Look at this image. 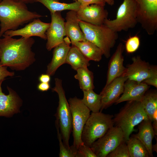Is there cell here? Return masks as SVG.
Returning a JSON list of instances; mask_svg holds the SVG:
<instances>
[{"label":"cell","instance_id":"cell-1","mask_svg":"<svg viewBox=\"0 0 157 157\" xmlns=\"http://www.w3.org/2000/svg\"><path fill=\"white\" fill-rule=\"evenodd\" d=\"M0 38V63L12 70H25L35 61L32 47L35 42L32 38L19 39L3 35Z\"/></svg>","mask_w":157,"mask_h":157},{"label":"cell","instance_id":"cell-2","mask_svg":"<svg viewBox=\"0 0 157 157\" xmlns=\"http://www.w3.org/2000/svg\"><path fill=\"white\" fill-rule=\"evenodd\" d=\"M43 16L29 11L24 3L2 0L0 2V38L8 30H16L20 26Z\"/></svg>","mask_w":157,"mask_h":157},{"label":"cell","instance_id":"cell-3","mask_svg":"<svg viewBox=\"0 0 157 157\" xmlns=\"http://www.w3.org/2000/svg\"><path fill=\"white\" fill-rule=\"evenodd\" d=\"M148 118L141 101H129L113 118L114 126L122 130L126 142L131 134L137 130L134 127Z\"/></svg>","mask_w":157,"mask_h":157},{"label":"cell","instance_id":"cell-4","mask_svg":"<svg viewBox=\"0 0 157 157\" xmlns=\"http://www.w3.org/2000/svg\"><path fill=\"white\" fill-rule=\"evenodd\" d=\"M79 25L86 40L97 46L107 58L110 56V50L118 38L115 32L104 24L96 25L80 21Z\"/></svg>","mask_w":157,"mask_h":157},{"label":"cell","instance_id":"cell-5","mask_svg":"<svg viewBox=\"0 0 157 157\" xmlns=\"http://www.w3.org/2000/svg\"><path fill=\"white\" fill-rule=\"evenodd\" d=\"M113 115L101 112H92L83 128L81 140L83 143L90 147L98 139L103 136L114 126Z\"/></svg>","mask_w":157,"mask_h":157},{"label":"cell","instance_id":"cell-6","mask_svg":"<svg viewBox=\"0 0 157 157\" xmlns=\"http://www.w3.org/2000/svg\"><path fill=\"white\" fill-rule=\"evenodd\" d=\"M52 90L56 92L58 97V105L55 116L58 120L63 142L66 147L69 149V140L72 129V114L61 79L55 78V86Z\"/></svg>","mask_w":157,"mask_h":157},{"label":"cell","instance_id":"cell-7","mask_svg":"<svg viewBox=\"0 0 157 157\" xmlns=\"http://www.w3.org/2000/svg\"><path fill=\"white\" fill-rule=\"evenodd\" d=\"M137 23L135 0H124L118 8L116 18L113 20L106 19L104 24L117 33L133 28Z\"/></svg>","mask_w":157,"mask_h":157},{"label":"cell","instance_id":"cell-8","mask_svg":"<svg viewBox=\"0 0 157 157\" xmlns=\"http://www.w3.org/2000/svg\"><path fill=\"white\" fill-rule=\"evenodd\" d=\"M72 117V130L73 138V145L77 149L83 143L81 134L84 126L90 115V110L81 99L75 97L68 101Z\"/></svg>","mask_w":157,"mask_h":157},{"label":"cell","instance_id":"cell-9","mask_svg":"<svg viewBox=\"0 0 157 157\" xmlns=\"http://www.w3.org/2000/svg\"><path fill=\"white\" fill-rule=\"evenodd\" d=\"M135 1L138 23L148 35H153L157 29V0Z\"/></svg>","mask_w":157,"mask_h":157},{"label":"cell","instance_id":"cell-10","mask_svg":"<svg viewBox=\"0 0 157 157\" xmlns=\"http://www.w3.org/2000/svg\"><path fill=\"white\" fill-rule=\"evenodd\" d=\"M125 141L121 129L113 126L90 147L97 157H106L120 144Z\"/></svg>","mask_w":157,"mask_h":157},{"label":"cell","instance_id":"cell-11","mask_svg":"<svg viewBox=\"0 0 157 157\" xmlns=\"http://www.w3.org/2000/svg\"><path fill=\"white\" fill-rule=\"evenodd\" d=\"M51 22L46 32L47 42L46 48L51 50L64 41L66 36L65 29V20L60 12L51 13Z\"/></svg>","mask_w":157,"mask_h":157},{"label":"cell","instance_id":"cell-12","mask_svg":"<svg viewBox=\"0 0 157 157\" xmlns=\"http://www.w3.org/2000/svg\"><path fill=\"white\" fill-rule=\"evenodd\" d=\"M127 79L126 77L121 76L105 86L100 94L101 97L100 112L115 103L123 93L124 83Z\"/></svg>","mask_w":157,"mask_h":157},{"label":"cell","instance_id":"cell-13","mask_svg":"<svg viewBox=\"0 0 157 157\" xmlns=\"http://www.w3.org/2000/svg\"><path fill=\"white\" fill-rule=\"evenodd\" d=\"M50 25V23L43 22L39 18L35 19L24 27L15 30H8L3 35L11 37L20 36L24 38L37 36L46 40V32Z\"/></svg>","mask_w":157,"mask_h":157},{"label":"cell","instance_id":"cell-14","mask_svg":"<svg viewBox=\"0 0 157 157\" xmlns=\"http://www.w3.org/2000/svg\"><path fill=\"white\" fill-rule=\"evenodd\" d=\"M4 81H0V116L9 117L19 112L22 101L16 92L8 86V94L2 92L1 84Z\"/></svg>","mask_w":157,"mask_h":157},{"label":"cell","instance_id":"cell-15","mask_svg":"<svg viewBox=\"0 0 157 157\" xmlns=\"http://www.w3.org/2000/svg\"><path fill=\"white\" fill-rule=\"evenodd\" d=\"M104 6L92 4L84 7H80L76 11L80 21L96 25L104 24V20L108 15V12Z\"/></svg>","mask_w":157,"mask_h":157},{"label":"cell","instance_id":"cell-16","mask_svg":"<svg viewBox=\"0 0 157 157\" xmlns=\"http://www.w3.org/2000/svg\"><path fill=\"white\" fill-rule=\"evenodd\" d=\"M132 60V63L126 67L123 76L127 80L142 82L150 76L151 66L139 56L133 57Z\"/></svg>","mask_w":157,"mask_h":157},{"label":"cell","instance_id":"cell-17","mask_svg":"<svg viewBox=\"0 0 157 157\" xmlns=\"http://www.w3.org/2000/svg\"><path fill=\"white\" fill-rule=\"evenodd\" d=\"M124 48L123 44L120 43L111 57L108 63L105 86L116 78L123 76L126 68L123 65L124 58L123 53Z\"/></svg>","mask_w":157,"mask_h":157},{"label":"cell","instance_id":"cell-18","mask_svg":"<svg viewBox=\"0 0 157 157\" xmlns=\"http://www.w3.org/2000/svg\"><path fill=\"white\" fill-rule=\"evenodd\" d=\"M149 86L142 82L127 80L125 82L123 93L115 102L116 104L125 101H141Z\"/></svg>","mask_w":157,"mask_h":157},{"label":"cell","instance_id":"cell-19","mask_svg":"<svg viewBox=\"0 0 157 157\" xmlns=\"http://www.w3.org/2000/svg\"><path fill=\"white\" fill-rule=\"evenodd\" d=\"M71 44L70 39L66 36L64 38L63 42L53 48L52 58L47 66V74L51 76L53 75L58 69L65 63Z\"/></svg>","mask_w":157,"mask_h":157},{"label":"cell","instance_id":"cell-20","mask_svg":"<svg viewBox=\"0 0 157 157\" xmlns=\"http://www.w3.org/2000/svg\"><path fill=\"white\" fill-rule=\"evenodd\" d=\"M64 27L66 36L70 40L71 43L86 40L79 25L76 11L71 10L66 13Z\"/></svg>","mask_w":157,"mask_h":157},{"label":"cell","instance_id":"cell-21","mask_svg":"<svg viewBox=\"0 0 157 157\" xmlns=\"http://www.w3.org/2000/svg\"><path fill=\"white\" fill-rule=\"evenodd\" d=\"M138 133L131 136L139 139L146 148L150 157L154 156L152 151V140L157 135L152 125V123L149 119L143 120L138 125Z\"/></svg>","mask_w":157,"mask_h":157},{"label":"cell","instance_id":"cell-22","mask_svg":"<svg viewBox=\"0 0 157 157\" xmlns=\"http://www.w3.org/2000/svg\"><path fill=\"white\" fill-rule=\"evenodd\" d=\"M145 112L157 134V92L153 90L146 92L141 101Z\"/></svg>","mask_w":157,"mask_h":157},{"label":"cell","instance_id":"cell-23","mask_svg":"<svg viewBox=\"0 0 157 157\" xmlns=\"http://www.w3.org/2000/svg\"><path fill=\"white\" fill-rule=\"evenodd\" d=\"M80 50L89 61L99 62L103 55L101 49L93 43L87 40L76 42L71 43Z\"/></svg>","mask_w":157,"mask_h":157},{"label":"cell","instance_id":"cell-24","mask_svg":"<svg viewBox=\"0 0 157 157\" xmlns=\"http://www.w3.org/2000/svg\"><path fill=\"white\" fill-rule=\"evenodd\" d=\"M89 60L78 48L72 45L67 53L65 63L69 64L75 70L83 67H88L90 64Z\"/></svg>","mask_w":157,"mask_h":157},{"label":"cell","instance_id":"cell-25","mask_svg":"<svg viewBox=\"0 0 157 157\" xmlns=\"http://www.w3.org/2000/svg\"><path fill=\"white\" fill-rule=\"evenodd\" d=\"M46 7L50 11L51 13L66 10L77 11L81 6L80 3L75 1L71 3H61L57 0H35Z\"/></svg>","mask_w":157,"mask_h":157},{"label":"cell","instance_id":"cell-26","mask_svg":"<svg viewBox=\"0 0 157 157\" xmlns=\"http://www.w3.org/2000/svg\"><path fill=\"white\" fill-rule=\"evenodd\" d=\"M76 71L77 73L74 77L78 81L80 89L82 91L93 90L94 87L93 72L88 67L80 68Z\"/></svg>","mask_w":157,"mask_h":157},{"label":"cell","instance_id":"cell-27","mask_svg":"<svg viewBox=\"0 0 157 157\" xmlns=\"http://www.w3.org/2000/svg\"><path fill=\"white\" fill-rule=\"evenodd\" d=\"M83 97L81 99L85 105L93 113L100 111L101 97L100 94L95 93L93 90L83 91Z\"/></svg>","mask_w":157,"mask_h":157},{"label":"cell","instance_id":"cell-28","mask_svg":"<svg viewBox=\"0 0 157 157\" xmlns=\"http://www.w3.org/2000/svg\"><path fill=\"white\" fill-rule=\"evenodd\" d=\"M126 143L130 157H150L146 147L137 138L130 137Z\"/></svg>","mask_w":157,"mask_h":157},{"label":"cell","instance_id":"cell-29","mask_svg":"<svg viewBox=\"0 0 157 157\" xmlns=\"http://www.w3.org/2000/svg\"><path fill=\"white\" fill-rule=\"evenodd\" d=\"M55 124L57 131L58 138L59 142L60 157H76L77 149L73 145L70 147V148L67 149L64 144L59 128L58 120L56 119Z\"/></svg>","mask_w":157,"mask_h":157},{"label":"cell","instance_id":"cell-30","mask_svg":"<svg viewBox=\"0 0 157 157\" xmlns=\"http://www.w3.org/2000/svg\"><path fill=\"white\" fill-rule=\"evenodd\" d=\"M140 44L139 37L137 35L129 37L125 42L124 47L126 52L129 53H132L136 51Z\"/></svg>","mask_w":157,"mask_h":157},{"label":"cell","instance_id":"cell-31","mask_svg":"<svg viewBox=\"0 0 157 157\" xmlns=\"http://www.w3.org/2000/svg\"><path fill=\"white\" fill-rule=\"evenodd\" d=\"M106 157H130L126 142L124 141L120 144Z\"/></svg>","mask_w":157,"mask_h":157},{"label":"cell","instance_id":"cell-32","mask_svg":"<svg viewBox=\"0 0 157 157\" xmlns=\"http://www.w3.org/2000/svg\"><path fill=\"white\" fill-rule=\"evenodd\" d=\"M76 157H97L90 147L83 143L77 149Z\"/></svg>","mask_w":157,"mask_h":157},{"label":"cell","instance_id":"cell-33","mask_svg":"<svg viewBox=\"0 0 157 157\" xmlns=\"http://www.w3.org/2000/svg\"><path fill=\"white\" fill-rule=\"evenodd\" d=\"M149 85L157 88V67L156 66H151L150 76L143 82Z\"/></svg>","mask_w":157,"mask_h":157},{"label":"cell","instance_id":"cell-34","mask_svg":"<svg viewBox=\"0 0 157 157\" xmlns=\"http://www.w3.org/2000/svg\"><path fill=\"white\" fill-rule=\"evenodd\" d=\"M7 67L2 65L0 63V81H4L8 76H13L15 75L14 72H11L7 69Z\"/></svg>","mask_w":157,"mask_h":157},{"label":"cell","instance_id":"cell-35","mask_svg":"<svg viewBox=\"0 0 157 157\" xmlns=\"http://www.w3.org/2000/svg\"><path fill=\"white\" fill-rule=\"evenodd\" d=\"M81 4L80 7H84L92 4H97L104 6V0H77Z\"/></svg>","mask_w":157,"mask_h":157},{"label":"cell","instance_id":"cell-36","mask_svg":"<svg viewBox=\"0 0 157 157\" xmlns=\"http://www.w3.org/2000/svg\"><path fill=\"white\" fill-rule=\"evenodd\" d=\"M50 88L49 83L40 82L37 86L38 90L42 92L48 91Z\"/></svg>","mask_w":157,"mask_h":157},{"label":"cell","instance_id":"cell-37","mask_svg":"<svg viewBox=\"0 0 157 157\" xmlns=\"http://www.w3.org/2000/svg\"><path fill=\"white\" fill-rule=\"evenodd\" d=\"M40 82L49 83L51 80V76L47 74H42L39 77Z\"/></svg>","mask_w":157,"mask_h":157},{"label":"cell","instance_id":"cell-38","mask_svg":"<svg viewBox=\"0 0 157 157\" xmlns=\"http://www.w3.org/2000/svg\"><path fill=\"white\" fill-rule=\"evenodd\" d=\"M15 1L22 2L25 3L35 1V0H13Z\"/></svg>","mask_w":157,"mask_h":157},{"label":"cell","instance_id":"cell-39","mask_svg":"<svg viewBox=\"0 0 157 157\" xmlns=\"http://www.w3.org/2000/svg\"><path fill=\"white\" fill-rule=\"evenodd\" d=\"M106 3H107L108 5L111 6L114 4V0H104Z\"/></svg>","mask_w":157,"mask_h":157},{"label":"cell","instance_id":"cell-40","mask_svg":"<svg viewBox=\"0 0 157 157\" xmlns=\"http://www.w3.org/2000/svg\"><path fill=\"white\" fill-rule=\"evenodd\" d=\"M2 0H0V2H1Z\"/></svg>","mask_w":157,"mask_h":157},{"label":"cell","instance_id":"cell-41","mask_svg":"<svg viewBox=\"0 0 157 157\" xmlns=\"http://www.w3.org/2000/svg\"><path fill=\"white\" fill-rule=\"evenodd\" d=\"M75 0V1H77V0Z\"/></svg>","mask_w":157,"mask_h":157}]
</instances>
